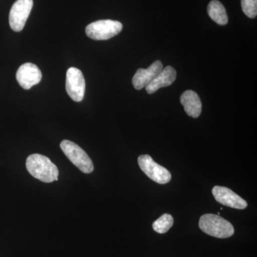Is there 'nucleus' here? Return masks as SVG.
<instances>
[{
  "label": "nucleus",
  "mask_w": 257,
  "mask_h": 257,
  "mask_svg": "<svg viewBox=\"0 0 257 257\" xmlns=\"http://www.w3.org/2000/svg\"><path fill=\"white\" fill-rule=\"evenodd\" d=\"M86 83L82 72L79 69L71 67L66 75V90L71 99L81 101L85 94Z\"/></svg>",
  "instance_id": "nucleus-7"
},
{
  "label": "nucleus",
  "mask_w": 257,
  "mask_h": 257,
  "mask_svg": "<svg viewBox=\"0 0 257 257\" xmlns=\"http://www.w3.org/2000/svg\"><path fill=\"white\" fill-rule=\"evenodd\" d=\"M177 77V72L171 66H167L162 69L152 82L146 86V91L148 94H152L156 92L160 88L169 87L175 82Z\"/></svg>",
  "instance_id": "nucleus-11"
},
{
  "label": "nucleus",
  "mask_w": 257,
  "mask_h": 257,
  "mask_svg": "<svg viewBox=\"0 0 257 257\" xmlns=\"http://www.w3.org/2000/svg\"><path fill=\"white\" fill-rule=\"evenodd\" d=\"M174 219L170 214H164L157 220L154 221L152 228L159 234H165L173 226Z\"/></svg>",
  "instance_id": "nucleus-14"
},
{
  "label": "nucleus",
  "mask_w": 257,
  "mask_h": 257,
  "mask_svg": "<svg viewBox=\"0 0 257 257\" xmlns=\"http://www.w3.org/2000/svg\"><path fill=\"white\" fill-rule=\"evenodd\" d=\"M163 69V64L160 60L155 61L147 69L140 68L133 77V84L137 90H140L148 85L152 79Z\"/></svg>",
  "instance_id": "nucleus-10"
},
{
  "label": "nucleus",
  "mask_w": 257,
  "mask_h": 257,
  "mask_svg": "<svg viewBox=\"0 0 257 257\" xmlns=\"http://www.w3.org/2000/svg\"><path fill=\"white\" fill-rule=\"evenodd\" d=\"M60 148L66 157L83 173L90 174L94 171V165L90 157L77 144L69 140H63Z\"/></svg>",
  "instance_id": "nucleus-3"
},
{
  "label": "nucleus",
  "mask_w": 257,
  "mask_h": 257,
  "mask_svg": "<svg viewBox=\"0 0 257 257\" xmlns=\"http://www.w3.org/2000/svg\"><path fill=\"white\" fill-rule=\"evenodd\" d=\"M199 226L205 234L220 239L229 238L234 234L233 225L217 214H204L199 219Z\"/></svg>",
  "instance_id": "nucleus-2"
},
{
  "label": "nucleus",
  "mask_w": 257,
  "mask_h": 257,
  "mask_svg": "<svg viewBox=\"0 0 257 257\" xmlns=\"http://www.w3.org/2000/svg\"><path fill=\"white\" fill-rule=\"evenodd\" d=\"M212 194L216 202L226 207L237 209L247 207V202L227 187L215 186L212 189Z\"/></svg>",
  "instance_id": "nucleus-8"
},
{
  "label": "nucleus",
  "mask_w": 257,
  "mask_h": 257,
  "mask_svg": "<svg viewBox=\"0 0 257 257\" xmlns=\"http://www.w3.org/2000/svg\"><path fill=\"white\" fill-rule=\"evenodd\" d=\"M181 104L183 105L184 111L192 118H197L202 113V101L195 92L187 90L181 95Z\"/></svg>",
  "instance_id": "nucleus-12"
},
{
  "label": "nucleus",
  "mask_w": 257,
  "mask_h": 257,
  "mask_svg": "<svg viewBox=\"0 0 257 257\" xmlns=\"http://www.w3.org/2000/svg\"><path fill=\"white\" fill-rule=\"evenodd\" d=\"M33 7V0H18L10 10V28L15 32L23 30Z\"/></svg>",
  "instance_id": "nucleus-6"
},
{
  "label": "nucleus",
  "mask_w": 257,
  "mask_h": 257,
  "mask_svg": "<svg viewBox=\"0 0 257 257\" xmlns=\"http://www.w3.org/2000/svg\"><path fill=\"white\" fill-rule=\"evenodd\" d=\"M16 78L20 85L28 90L42 80V72L36 64L25 63L18 69Z\"/></svg>",
  "instance_id": "nucleus-9"
},
{
  "label": "nucleus",
  "mask_w": 257,
  "mask_h": 257,
  "mask_svg": "<svg viewBox=\"0 0 257 257\" xmlns=\"http://www.w3.org/2000/svg\"><path fill=\"white\" fill-rule=\"evenodd\" d=\"M122 24L111 20H98L86 28V35L94 40H107L122 30Z\"/></svg>",
  "instance_id": "nucleus-4"
},
{
  "label": "nucleus",
  "mask_w": 257,
  "mask_h": 257,
  "mask_svg": "<svg viewBox=\"0 0 257 257\" xmlns=\"http://www.w3.org/2000/svg\"><path fill=\"white\" fill-rule=\"evenodd\" d=\"M138 164L144 173L154 182L160 184L169 183L172 179L170 171L158 165L148 155L138 157Z\"/></svg>",
  "instance_id": "nucleus-5"
},
{
  "label": "nucleus",
  "mask_w": 257,
  "mask_h": 257,
  "mask_svg": "<svg viewBox=\"0 0 257 257\" xmlns=\"http://www.w3.org/2000/svg\"><path fill=\"white\" fill-rule=\"evenodd\" d=\"M241 3L243 13L248 18H256L257 15V0H241Z\"/></svg>",
  "instance_id": "nucleus-15"
},
{
  "label": "nucleus",
  "mask_w": 257,
  "mask_h": 257,
  "mask_svg": "<svg viewBox=\"0 0 257 257\" xmlns=\"http://www.w3.org/2000/svg\"><path fill=\"white\" fill-rule=\"evenodd\" d=\"M26 167L32 177L45 183L58 180V168L46 156L39 154L30 155L26 160Z\"/></svg>",
  "instance_id": "nucleus-1"
},
{
  "label": "nucleus",
  "mask_w": 257,
  "mask_h": 257,
  "mask_svg": "<svg viewBox=\"0 0 257 257\" xmlns=\"http://www.w3.org/2000/svg\"><path fill=\"white\" fill-rule=\"evenodd\" d=\"M207 13L213 21L219 25H225L228 23V17L224 5L217 0H212L207 7Z\"/></svg>",
  "instance_id": "nucleus-13"
}]
</instances>
